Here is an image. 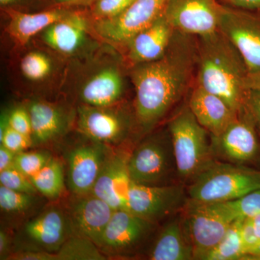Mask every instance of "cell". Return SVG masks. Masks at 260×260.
Wrapping results in <instances>:
<instances>
[{"mask_svg": "<svg viewBox=\"0 0 260 260\" xmlns=\"http://www.w3.org/2000/svg\"><path fill=\"white\" fill-rule=\"evenodd\" d=\"M196 70L197 37L177 30L162 57L133 66L135 119L143 130L155 127L190 92Z\"/></svg>", "mask_w": 260, "mask_h": 260, "instance_id": "obj_1", "label": "cell"}, {"mask_svg": "<svg viewBox=\"0 0 260 260\" xmlns=\"http://www.w3.org/2000/svg\"><path fill=\"white\" fill-rule=\"evenodd\" d=\"M197 37L195 83L221 98L234 112L244 109L249 71L235 46L220 30Z\"/></svg>", "mask_w": 260, "mask_h": 260, "instance_id": "obj_2", "label": "cell"}, {"mask_svg": "<svg viewBox=\"0 0 260 260\" xmlns=\"http://www.w3.org/2000/svg\"><path fill=\"white\" fill-rule=\"evenodd\" d=\"M172 137L181 182L187 185L213 161L211 137L184 104L171 118L167 125Z\"/></svg>", "mask_w": 260, "mask_h": 260, "instance_id": "obj_3", "label": "cell"}, {"mask_svg": "<svg viewBox=\"0 0 260 260\" xmlns=\"http://www.w3.org/2000/svg\"><path fill=\"white\" fill-rule=\"evenodd\" d=\"M258 189L255 170L215 160L186 185L189 200L205 203L233 201Z\"/></svg>", "mask_w": 260, "mask_h": 260, "instance_id": "obj_4", "label": "cell"}, {"mask_svg": "<svg viewBox=\"0 0 260 260\" xmlns=\"http://www.w3.org/2000/svg\"><path fill=\"white\" fill-rule=\"evenodd\" d=\"M128 170L132 182L145 186L182 184L172 137L168 127L145 137L129 154Z\"/></svg>", "mask_w": 260, "mask_h": 260, "instance_id": "obj_5", "label": "cell"}, {"mask_svg": "<svg viewBox=\"0 0 260 260\" xmlns=\"http://www.w3.org/2000/svg\"><path fill=\"white\" fill-rule=\"evenodd\" d=\"M188 200L184 184L145 186L132 182L128 192L127 210L158 225L181 213Z\"/></svg>", "mask_w": 260, "mask_h": 260, "instance_id": "obj_6", "label": "cell"}, {"mask_svg": "<svg viewBox=\"0 0 260 260\" xmlns=\"http://www.w3.org/2000/svg\"><path fill=\"white\" fill-rule=\"evenodd\" d=\"M158 225L129 210H116L98 247L104 255L124 257L133 255L151 239Z\"/></svg>", "mask_w": 260, "mask_h": 260, "instance_id": "obj_7", "label": "cell"}, {"mask_svg": "<svg viewBox=\"0 0 260 260\" xmlns=\"http://www.w3.org/2000/svg\"><path fill=\"white\" fill-rule=\"evenodd\" d=\"M218 30L239 51L249 75H260V10L237 9L221 5Z\"/></svg>", "mask_w": 260, "mask_h": 260, "instance_id": "obj_8", "label": "cell"}, {"mask_svg": "<svg viewBox=\"0 0 260 260\" xmlns=\"http://www.w3.org/2000/svg\"><path fill=\"white\" fill-rule=\"evenodd\" d=\"M115 106L93 107L80 104L77 125L85 138L112 147L124 141L131 129V119Z\"/></svg>", "mask_w": 260, "mask_h": 260, "instance_id": "obj_9", "label": "cell"}, {"mask_svg": "<svg viewBox=\"0 0 260 260\" xmlns=\"http://www.w3.org/2000/svg\"><path fill=\"white\" fill-rule=\"evenodd\" d=\"M181 215L192 244L194 259L201 260L213 249L221 240L232 223L210 203L189 199Z\"/></svg>", "mask_w": 260, "mask_h": 260, "instance_id": "obj_10", "label": "cell"}, {"mask_svg": "<svg viewBox=\"0 0 260 260\" xmlns=\"http://www.w3.org/2000/svg\"><path fill=\"white\" fill-rule=\"evenodd\" d=\"M258 135L254 121L244 109L221 134L210 135L214 155L237 165L251 162L259 152Z\"/></svg>", "mask_w": 260, "mask_h": 260, "instance_id": "obj_11", "label": "cell"}, {"mask_svg": "<svg viewBox=\"0 0 260 260\" xmlns=\"http://www.w3.org/2000/svg\"><path fill=\"white\" fill-rule=\"evenodd\" d=\"M168 0H135L124 12L95 22V30L109 42L126 44L164 13Z\"/></svg>", "mask_w": 260, "mask_h": 260, "instance_id": "obj_12", "label": "cell"}, {"mask_svg": "<svg viewBox=\"0 0 260 260\" xmlns=\"http://www.w3.org/2000/svg\"><path fill=\"white\" fill-rule=\"evenodd\" d=\"M86 139V142L75 145L68 153V186L73 194L91 191L113 151L109 145Z\"/></svg>", "mask_w": 260, "mask_h": 260, "instance_id": "obj_13", "label": "cell"}, {"mask_svg": "<svg viewBox=\"0 0 260 260\" xmlns=\"http://www.w3.org/2000/svg\"><path fill=\"white\" fill-rule=\"evenodd\" d=\"M220 10L218 0H168L164 13L177 31L200 37L218 30Z\"/></svg>", "mask_w": 260, "mask_h": 260, "instance_id": "obj_14", "label": "cell"}, {"mask_svg": "<svg viewBox=\"0 0 260 260\" xmlns=\"http://www.w3.org/2000/svg\"><path fill=\"white\" fill-rule=\"evenodd\" d=\"M73 233L66 209L50 207L24 224L21 237L28 247L49 252L59 250Z\"/></svg>", "mask_w": 260, "mask_h": 260, "instance_id": "obj_15", "label": "cell"}, {"mask_svg": "<svg viewBox=\"0 0 260 260\" xmlns=\"http://www.w3.org/2000/svg\"><path fill=\"white\" fill-rule=\"evenodd\" d=\"M115 210L91 192L73 194L66 208L74 234L86 238L97 246Z\"/></svg>", "mask_w": 260, "mask_h": 260, "instance_id": "obj_16", "label": "cell"}, {"mask_svg": "<svg viewBox=\"0 0 260 260\" xmlns=\"http://www.w3.org/2000/svg\"><path fill=\"white\" fill-rule=\"evenodd\" d=\"M125 91L124 75L116 64H107L93 68L82 79L78 88L81 104L93 107L115 106Z\"/></svg>", "mask_w": 260, "mask_h": 260, "instance_id": "obj_17", "label": "cell"}, {"mask_svg": "<svg viewBox=\"0 0 260 260\" xmlns=\"http://www.w3.org/2000/svg\"><path fill=\"white\" fill-rule=\"evenodd\" d=\"M129 154L113 150L90 191L115 210H127L132 184L128 170Z\"/></svg>", "mask_w": 260, "mask_h": 260, "instance_id": "obj_18", "label": "cell"}, {"mask_svg": "<svg viewBox=\"0 0 260 260\" xmlns=\"http://www.w3.org/2000/svg\"><path fill=\"white\" fill-rule=\"evenodd\" d=\"M175 32L162 13L126 43L128 60L134 66L160 59L167 51Z\"/></svg>", "mask_w": 260, "mask_h": 260, "instance_id": "obj_19", "label": "cell"}, {"mask_svg": "<svg viewBox=\"0 0 260 260\" xmlns=\"http://www.w3.org/2000/svg\"><path fill=\"white\" fill-rule=\"evenodd\" d=\"M187 105L198 122L213 137L221 134L239 114L221 98L196 83L189 92Z\"/></svg>", "mask_w": 260, "mask_h": 260, "instance_id": "obj_20", "label": "cell"}, {"mask_svg": "<svg viewBox=\"0 0 260 260\" xmlns=\"http://www.w3.org/2000/svg\"><path fill=\"white\" fill-rule=\"evenodd\" d=\"M88 35L86 15L83 12L70 10L42 32L43 41L47 46L65 55L78 54L86 44Z\"/></svg>", "mask_w": 260, "mask_h": 260, "instance_id": "obj_21", "label": "cell"}, {"mask_svg": "<svg viewBox=\"0 0 260 260\" xmlns=\"http://www.w3.org/2000/svg\"><path fill=\"white\" fill-rule=\"evenodd\" d=\"M34 145L51 143L69 129L73 116L64 107L55 103L34 100L28 107Z\"/></svg>", "mask_w": 260, "mask_h": 260, "instance_id": "obj_22", "label": "cell"}, {"mask_svg": "<svg viewBox=\"0 0 260 260\" xmlns=\"http://www.w3.org/2000/svg\"><path fill=\"white\" fill-rule=\"evenodd\" d=\"M148 259H194V249L181 213L169 218L155 236Z\"/></svg>", "mask_w": 260, "mask_h": 260, "instance_id": "obj_23", "label": "cell"}, {"mask_svg": "<svg viewBox=\"0 0 260 260\" xmlns=\"http://www.w3.org/2000/svg\"><path fill=\"white\" fill-rule=\"evenodd\" d=\"M10 18L8 32L19 46L28 44L38 34L60 20L69 12L67 7L54 6L49 9L28 13L15 8H3Z\"/></svg>", "mask_w": 260, "mask_h": 260, "instance_id": "obj_24", "label": "cell"}, {"mask_svg": "<svg viewBox=\"0 0 260 260\" xmlns=\"http://www.w3.org/2000/svg\"><path fill=\"white\" fill-rule=\"evenodd\" d=\"M242 218L231 223L224 237L201 260L250 259L246 252L242 235Z\"/></svg>", "mask_w": 260, "mask_h": 260, "instance_id": "obj_25", "label": "cell"}, {"mask_svg": "<svg viewBox=\"0 0 260 260\" xmlns=\"http://www.w3.org/2000/svg\"><path fill=\"white\" fill-rule=\"evenodd\" d=\"M30 179L38 192L49 199L59 198L64 190V167L59 160L53 157Z\"/></svg>", "mask_w": 260, "mask_h": 260, "instance_id": "obj_26", "label": "cell"}, {"mask_svg": "<svg viewBox=\"0 0 260 260\" xmlns=\"http://www.w3.org/2000/svg\"><path fill=\"white\" fill-rule=\"evenodd\" d=\"M93 242L73 234L55 252H49V260H104L107 259Z\"/></svg>", "mask_w": 260, "mask_h": 260, "instance_id": "obj_27", "label": "cell"}, {"mask_svg": "<svg viewBox=\"0 0 260 260\" xmlns=\"http://www.w3.org/2000/svg\"><path fill=\"white\" fill-rule=\"evenodd\" d=\"M210 204L230 223L237 219L250 218L260 214V189L233 201Z\"/></svg>", "mask_w": 260, "mask_h": 260, "instance_id": "obj_28", "label": "cell"}, {"mask_svg": "<svg viewBox=\"0 0 260 260\" xmlns=\"http://www.w3.org/2000/svg\"><path fill=\"white\" fill-rule=\"evenodd\" d=\"M20 70L25 79L41 82L47 79L52 73L53 62L51 58L42 51H29L22 58Z\"/></svg>", "mask_w": 260, "mask_h": 260, "instance_id": "obj_29", "label": "cell"}, {"mask_svg": "<svg viewBox=\"0 0 260 260\" xmlns=\"http://www.w3.org/2000/svg\"><path fill=\"white\" fill-rule=\"evenodd\" d=\"M37 200L36 194L12 190L0 185V208L3 213H25L35 205Z\"/></svg>", "mask_w": 260, "mask_h": 260, "instance_id": "obj_30", "label": "cell"}, {"mask_svg": "<svg viewBox=\"0 0 260 260\" xmlns=\"http://www.w3.org/2000/svg\"><path fill=\"white\" fill-rule=\"evenodd\" d=\"M51 158L50 153L45 150L23 151L15 155L13 167L30 178L37 174Z\"/></svg>", "mask_w": 260, "mask_h": 260, "instance_id": "obj_31", "label": "cell"}, {"mask_svg": "<svg viewBox=\"0 0 260 260\" xmlns=\"http://www.w3.org/2000/svg\"><path fill=\"white\" fill-rule=\"evenodd\" d=\"M135 0H93L89 5L90 15L96 20L114 18L129 6Z\"/></svg>", "mask_w": 260, "mask_h": 260, "instance_id": "obj_32", "label": "cell"}, {"mask_svg": "<svg viewBox=\"0 0 260 260\" xmlns=\"http://www.w3.org/2000/svg\"><path fill=\"white\" fill-rule=\"evenodd\" d=\"M0 184L12 190L20 192L34 194L38 192L30 178L13 166L0 172Z\"/></svg>", "mask_w": 260, "mask_h": 260, "instance_id": "obj_33", "label": "cell"}, {"mask_svg": "<svg viewBox=\"0 0 260 260\" xmlns=\"http://www.w3.org/2000/svg\"><path fill=\"white\" fill-rule=\"evenodd\" d=\"M0 145H4L5 148L17 154L26 151L34 144L31 137L19 133L12 128L8 123L4 133L0 136Z\"/></svg>", "mask_w": 260, "mask_h": 260, "instance_id": "obj_34", "label": "cell"}, {"mask_svg": "<svg viewBox=\"0 0 260 260\" xmlns=\"http://www.w3.org/2000/svg\"><path fill=\"white\" fill-rule=\"evenodd\" d=\"M8 123L12 128L32 138V126L30 121V114H29L27 107H15L8 114Z\"/></svg>", "mask_w": 260, "mask_h": 260, "instance_id": "obj_35", "label": "cell"}, {"mask_svg": "<svg viewBox=\"0 0 260 260\" xmlns=\"http://www.w3.org/2000/svg\"><path fill=\"white\" fill-rule=\"evenodd\" d=\"M244 109L250 115L260 135V92L249 90L246 98Z\"/></svg>", "mask_w": 260, "mask_h": 260, "instance_id": "obj_36", "label": "cell"}, {"mask_svg": "<svg viewBox=\"0 0 260 260\" xmlns=\"http://www.w3.org/2000/svg\"><path fill=\"white\" fill-rule=\"evenodd\" d=\"M220 4L237 9L260 10V0H218Z\"/></svg>", "mask_w": 260, "mask_h": 260, "instance_id": "obj_37", "label": "cell"}, {"mask_svg": "<svg viewBox=\"0 0 260 260\" xmlns=\"http://www.w3.org/2000/svg\"><path fill=\"white\" fill-rule=\"evenodd\" d=\"M255 239V252L254 256L256 259H260V214L250 217V218H244Z\"/></svg>", "mask_w": 260, "mask_h": 260, "instance_id": "obj_38", "label": "cell"}, {"mask_svg": "<svg viewBox=\"0 0 260 260\" xmlns=\"http://www.w3.org/2000/svg\"><path fill=\"white\" fill-rule=\"evenodd\" d=\"M15 155L16 154L5 148L4 145H0V172L13 167Z\"/></svg>", "mask_w": 260, "mask_h": 260, "instance_id": "obj_39", "label": "cell"}, {"mask_svg": "<svg viewBox=\"0 0 260 260\" xmlns=\"http://www.w3.org/2000/svg\"><path fill=\"white\" fill-rule=\"evenodd\" d=\"M10 245L9 236L3 229L0 230V259H5L8 256Z\"/></svg>", "mask_w": 260, "mask_h": 260, "instance_id": "obj_40", "label": "cell"}, {"mask_svg": "<svg viewBox=\"0 0 260 260\" xmlns=\"http://www.w3.org/2000/svg\"><path fill=\"white\" fill-rule=\"evenodd\" d=\"M53 6L68 7L73 5H90L93 0H49Z\"/></svg>", "mask_w": 260, "mask_h": 260, "instance_id": "obj_41", "label": "cell"}, {"mask_svg": "<svg viewBox=\"0 0 260 260\" xmlns=\"http://www.w3.org/2000/svg\"><path fill=\"white\" fill-rule=\"evenodd\" d=\"M246 87L248 90H254L260 92V75H249Z\"/></svg>", "mask_w": 260, "mask_h": 260, "instance_id": "obj_42", "label": "cell"}, {"mask_svg": "<svg viewBox=\"0 0 260 260\" xmlns=\"http://www.w3.org/2000/svg\"><path fill=\"white\" fill-rule=\"evenodd\" d=\"M29 0H0V5L2 8H15L19 5L27 4Z\"/></svg>", "mask_w": 260, "mask_h": 260, "instance_id": "obj_43", "label": "cell"}, {"mask_svg": "<svg viewBox=\"0 0 260 260\" xmlns=\"http://www.w3.org/2000/svg\"><path fill=\"white\" fill-rule=\"evenodd\" d=\"M255 173H256V177H257L258 180H259V182H260V170L259 171L255 170Z\"/></svg>", "mask_w": 260, "mask_h": 260, "instance_id": "obj_44", "label": "cell"}]
</instances>
